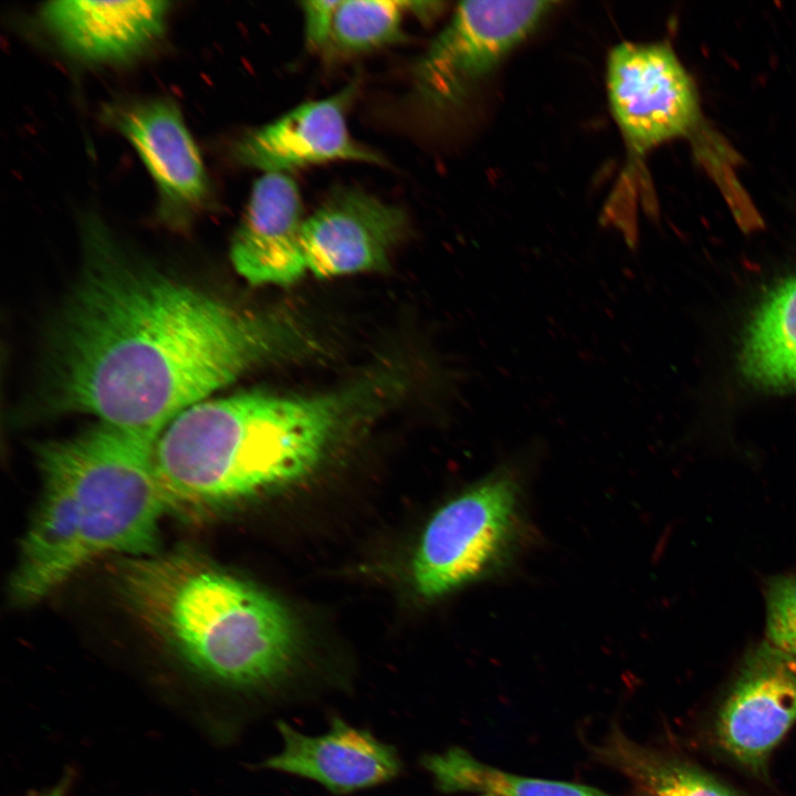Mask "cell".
Instances as JSON below:
<instances>
[{"mask_svg": "<svg viewBox=\"0 0 796 796\" xmlns=\"http://www.w3.org/2000/svg\"><path fill=\"white\" fill-rule=\"evenodd\" d=\"M49 346L45 400L157 441L181 411L301 345L293 323L242 310L129 254L97 219Z\"/></svg>", "mask_w": 796, "mask_h": 796, "instance_id": "cell-1", "label": "cell"}, {"mask_svg": "<svg viewBox=\"0 0 796 796\" xmlns=\"http://www.w3.org/2000/svg\"><path fill=\"white\" fill-rule=\"evenodd\" d=\"M155 443L101 422L38 447L41 496L9 582L11 601H40L103 556L157 554L168 506Z\"/></svg>", "mask_w": 796, "mask_h": 796, "instance_id": "cell-2", "label": "cell"}, {"mask_svg": "<svg viewBox=\"0 0 796 796\" xmlns=\"http://www.w3.org/2000/svg\"><path fill=\"white\" fill-rule=\"evenodd\" d=\"M358 398L355 391H250L188 407L154 448L168 509L199 513L305 478L354 416Z\"/></svg>", "mask_w": 796, "mask_h": 796, "instance_id": "cell-3", "label": "cell"}, {"mask_svg": "<svg viewBox=\"0 0 796 796\" xmlns=\"http://www.w3.org/2000/svg\"><path fill=\"white\" fill-rule=\"evenodd\" d=\"M115 587L133 614L206 675L271 690L298 657L286 609L270 595L187 552L125 557Z\"/></svg>", "mask_w": 796, "mask_h": 796, "instance_id": "cell-4", "label": "cell"}, {"mask_svg": "<svg viewBox=\"0 0 796 796\" xmlns=\"http://www.w3.org/2000/svg\"><path fill=\"white\" fill-rule=\"evenodd\" d=\"M520 533L519 483L504 464L431 517L412 563L417 591L438 598L494 573L512 556Z\"/></svg>", "mask_w": 796, "mask_h": 796, "instance_id": "cell-5", "label": "cell"}, {"mask_svg": "<svg viewBox=\"0 0 796 796\" xmlns=\"http://www.w3.org/2000/svg\"><path fill=\"white\" fill-rule=\"evenodd\" d=\"M551 1L484 0L458 4L413 70L425 102L459 104L552 10Z\"/></svg>", "mask_w": 796, "mask_h": 796, "instance_id": "cell-6", "label": "cell"}, {"mask_svg": "<svg viewBox=\"0 0 796 796\" xmlns=\"http://www.w3.org/2000/svg\"><path fill=\"white\" fill-rule=\"evenodd\" d=\"M606 85L612 117L638 153L685 135L698 124L693 82L666 44L621 42L614 46Z\"/></svg>", "mask_w": 796, "mask_h": 796, "instance_id": "cell-7", "label": "cell"}, {"mask_svg": "<svg viewBox=\"0 0 796 796\" xmlns=\"http://www.w3.org/2000/svg\"><path fill=\"white\" fill-rule=\"evenodd\" d=\"M796 723V657L768 641L752 648L722 704L716 736L721 746L756 774Z\"/></svg>", "mask_w": 796, "mask_h": 796, "instance_id": "cell-8", "label": "cell"}, {"mask_svg": "<svg viewBox=\"0 0 796 796\" xmlns=\"http://www.w3.org/2000/svg\"><path fill=\"white\" fill-rule=\"evenodd\" d=\"M106 122L134 147L159 193V213L186 224L205 208L210 184L199 149L178 107L167 100L107 106Z\"/></svg>", "mask_w": 796, "mask_h": 796, "instance_id": "cell-9", "label": "cell"}, {"mask_svg": "<svg viewBox=\"0 0 796 796\" xmlns=\"http://www.w3.org/2000/svg\"><path fill=\"white\" fill-rule=\"evenodd\" d=\"M407 230L405 212L356 188H339L304 221L307 271L318 277L383 270Z\"/></svg>", "mask_w": 796, "mask_h": 796, "instance_id": "cell-10", "label": "cell"}, {"mask_svg": "<svg viewBox=\"0 0 796 796\" xmlns=\"http://www.w3.org/2000/svg\"><path fill=\"white\" fill-rule=\"evenodd\" d=\"M355 91L353 83L333 96L301 104L247 133L233 147L234 158L264 174H285L332 160L379 164L380 157L357 144L348 132L346 109Z\"/></svg>", "mask_w": 796, "mask_h": 796, "instance_id": "cell-11", "label": "cell"}, {"mask_svg": "<svg viewBox=\"0 0 796 796\" xmlns=\"http://www.w3.org/2000/svg\"><path fill=\"white\" fill-rule=\"evenodd\" d=\"M295 181L286 174L259 178L231 242L237 272L254 285H290L306 272L304 219Z\"/></svg>", "mask_w": 796, "mask_h": 796, "instance_id": "cell-12", "label": "cell"}, {"mask_svg": "<svg viewBox=\"0 0 796 796\" xmlns=\"http://www.w3.org/2000/svg\"><path fill=\"white\" fill-rule=\"evenodd\" d=\"M282 750L265 768L315 781L334 794H347L395 778L401 771L396 750L367 731L334 718L329 730L312 736L277 721Z\"/></svg>", "mask_w": 796, "mask_h": 796, "instance_id": "cell-13", "label": "cell"}, {"mask_svg": "<svg viewBox=\"0 0 796 796\" xmlns=\"http://www.w3.org/2000/svg\"><path fill=\"white\" fill-rule=\"evenodd\" d=\"M170 3L57 0L41 19L64 50L88 62H121L142 53L163 33Z\"/></svg>", "mask_w": 796, "mask_h": 796, "instance_id": "cell-14", "label": "cell"}, {"mask_svg": "<svg viewBox=\"0 0 796 796\" xmlns=\"http://www.w3.org/2000/svg\"><path fill=\"white\" fill-rule=\"evenodd\" d=\"M740 366L757 388L796 390V276L778 285L755 312L745 332Z\"/></svg>", "mask_w": 796, "mask_h": 796, "instance_id": "cell-15", "label": "cell"}, {"mask_svg": "<svg viewBox=\"0 0 796 796\" xmlns=\"http://www.w3.org/2000/svg\"><path fill=\"white\" fill-rule=\"evenodd\" d=\"M422 764L447 793L481 792L489 796H610L578 784L509 774L473 758L460 747L427 755Z\"/></svg>", "mask_w": 796, "mask_h": 796, "instance_id": "cell-16", "label": "cell"}, {"mask_svg": "<svg viewBox=\"0 0 796 796\" xmlns=\"http://www.w3.org/2000/svg\"><path fill=\"white\" fill-rule=\"evenodd\" d=\"M601 755L652 796H740L704 773L641 748L620 733L611 735Z\"/></svg>", "mask_w": 796, "mask_h": 796, "instance_id": "cell-17", "label": "cell"}, {"mask_svg": "<svg viewBox=\"0 0 796 796\" xmlns=\"http://www.w3.org/2000/svg\"><path fill=\"white\" fill-rule=\"evenodd\" d=\"M406 1L345 0L335 12L331 46L344 53H362L405 39Z\"/></svg>", "mask_w": 796, "mask_h": 796, "instance_id": "cell-18", "label": "cell"}, {"mask_svg": "<svg viewBox=\"0 0 796 796\" xmlns=\"http://www.w3.org/2000/svg\"><path fill=\"white\" fill-rule=\"evenodd\" d=\"M765 600L766 641L796 657V574L771 578Z\"/></svg>", "mask_w": 796, "mask_h": 796, "instance_id": "cell-19", "label": "cell"}, {"mask_svg": "<svg viewBox=\"0 0 796 796\" xmlns=\"http://www.w3.org/2000/svg\"><path fill=\"white\" fill-rule=\"evenodd\" d=\"M339 0L303 1L305 39L313 50L331 46L334 17Z\"/></svg>", "mask_w": 796, "mask_h": 796, "instance_id": "cell-20", "label": "cell"}, {"mask_svg": "<svg viewBox=\"0 0 796 796\" xmlns=\"http://www.w3.org/2000/svg\"><path fill=\"white\" fill-rule=\"evenodd\" d=\"M442 6V2L436 1H406L407 10L423 20L433 18L441 10Z\"/></svg>", "mask_w": 796, "mask_h": 796, "instance_id": "cell-21", "label": "cell"}, {"mask_svg": "<svg viewBox=\"0 0 796 796\" xmlns=\"http://www.w3.org/2000/svg\"><path fill=\"white\" fill-rule=\"evenodd\" d=\"M43 796H63V790L61 787H57V788L44 794Z\"/></svg>", "mask_w": 796, "mask_h": 796, "instance_id": "cell-22", "label": "cell"}, {"mask_svg": "<svg viewBox=\"0 0 796 796\" xmlns=\"http://www.w3.org/2000/svg\"><path fill=\"white\" fill-rule=\"evenodd\" d=\"M482 796H489V795H482Z\"/></svg>", "mask_w": 796, "mask_h": 796, "instance_id": "cell-23", "label": "cell"}]
</instances>
